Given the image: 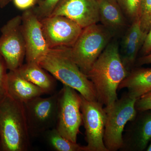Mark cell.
Returning <instances> with one entry per match:
<instances>
[{"label":"cell","instance_id":"cell-1","mask_svg":"<svg viewBox=\"0 0 151 151\" xmlns=\"http://www.w3.org/2000/svg\"><path fill=\"white\" fill-rule=\"evenodd\" d=\"M129 72L121 59L118 42H110L87 74L94 85L97 101L105 107L115 103L119 85Z\"/></svg>","mask_w":151,"mask_h":151},{"label":"cell","instance_id":"cell-2","mask_svg":"<svg viewBox=\"0 0 151 151\" xmlns=\"http://www.w3.org/2000/svg\"><path fill=\"white\" fill-rule=\"evenodd\" d=\"M70 48L50 49L39 64L63 85L75 89L86 100H97L93 83L71 59Z\"/></svg>","mask_w":151,"mask_h":151},{"label":"cell","instance_id":"cell-24","mask_svg":"<svg viewBox=\"0 0 151 151\" xmlns=\"http://www.w3.org/2000/svg\"><path fill=\"white\" fill-rule=\"evenodd\" d=\"M135 106L137 112L151 111V91L137 99Z\"/></svg>","mask_w":151,"mask_h":151},{"label":"cell","instance_id":"cell-15","mask_svg":"<svg viewBox=\"0 0 151 151\" xmlns=\"http://www.w3.org/2000/svg\"><path fill=\"white\" fill-rule=\"evenodd\" d=\"M45 94L42 89L22 77L16 70H9L7 94L15 100L25 103Z\"/></svg>","mask_w":151,"mask_h":151},{"label":"cell","instance_id":"cell-5","mask_svg":"<svg viewBox=\"0 0 151 151\" xmlns=\"http://www.w3.org/2000/svg\"><path fill=\"white\" fill-rule=\"evenodd\" d=\"M137 100L125 93L111 106L104 108L106 119L103 141L108 151L122 148L124 128L137 113L135 106Z\"/></svg>","mask_w":151,"mask_h":151},{"label":"cell","instance_id":"cell-7","mask_svg":"<svg viewBox=\"0 0 151 151\" xmlns=\"http://www.w3.org/2000/svg\"><path fill=\"white\" fill-rule=\"evenodd\" d=\"M58 92L45 98L36 97L24 103L30 137L43 136L55 127L57 119Z\"/></svg>","mask_w":151,"mask_h":151},{"label":"cell","instance_id":"cell-14","mask_svg":"<svg viewBox=\"0 0 151 151\" xmlns=\"http://www.w3.org/2000/svg\"><path fill=\"white\" fill-rule=\"evenodd\" d=\"M147 35L141 29L138 17L134 20L125 34L119 49L120 57L127 70L130 72L134 65L138 52L142 46Z\"/></svg>","mask_w":151,"mask_h":151},{"label":"cell","instance_id":"cell-20","mask_svg":"<svg viewBox=\"0 0 151 151\" xmlns=\"http://www.w3.org/2000/svg\"><path fill=\"white\" fill-rule=\"evenodd\" d=\"M138 17L141 29L147 35L151 28V0H142Z\"/></svg>","mask_w":151,"mask_h":151},{"label":"cell","instance_id":"cell-12","mask_svg":"<svg viewBox=\"0 0 151 151\" xmlns=\"http://www.w3.org/2000/svg\"><path fill=\"white\" fill-rule=\"evenodd\" d=\"M50 16L66 17L83 29L100 22L97 0H60Z\"/></svg>","mask_w":151,"mask_h":151},{"label":"cell","instance_id":"cell-16","mask_svg":"<svg viewBox=\"0 0 151 151\" xmlns=\"http://www.w3.org/2000/svg\"><path fill=\"white\" fill-rule=\"evenodd\" d=\"M15 70L26 80L41 88L45 94L51 95L56 92V79L39 63H27Z\"/></svg>","mask_w":151,"mask_h":151},{"label":"cell","instance_id":"cell-27","mask_svg":"<svg viewBox=\"0 0 151 151\" xmlns=\"http://www.w3.org/2000/svg\"><path fill=\"white\" fill-rule=\"evenodd\" d=\"M149 64H151V53L143 55L138 60V65H142Z\"/></svg>","mask_w":151,"mask_h":151},{"label":"cell","instance_id":"cell-26","mask_svg":"<svg viewBox=\"0 0 151 151\" xmlns=\"http://www.w3.org/2000/svg\"><path fill=\"white\" fill-rule=\"evenodd\" d=\"M141 51L143 55L151 53V28L147 34Z\"/></svg>","mask_w":151,"mask_h":151},{"label":"cell","instance_id":"cell-21","mask_svg":"<svg viewBox=\"0 0 151 151\" xmlns=\"http://www.w3.org/2000/svg\"><path fill=\"white\" fill-rule=\"evenodd\" d=\"M141 1L142 0H117L124 13L133 21L138 17Z\"/></svg>","mask_w":151,"mask_h":151},{"label":"cell","instance_id":"cell-29","mask_svg":"<svg viewBox=\"0 0 151 151\" xmlns=\"http://www.w3.org/2000/svg\"><path fill=\"white\" fill-rule=\"evenodd\" d=\"M146 150L147 151H151V141L150 144L149 146H148Z\"/></svg>","mask_w":151,"mask_h":151},{"label":"cell","instance_id":"cell-28","mask_svg":"<svg viewBox=\"0 0 151 151\" xmlns=\"http://www.w3.org/2000/svg\"><path fill=\"white\" fill-rule=\"evenodd\" d=\"M12 0H0V8H3L5 7Z\"/></svg>","mask_w":151,"mask_h":151},{"label":"cell","instance_id":"cell-10","mask_svg":"<svg viewBox=\"0 0 151 151\" xmlns=\"http://www.w3.org/2000/svg\"><path fill=\"white\" fill-rule=\"evenodd\" d=\"M41 22L50 49L72 47L83 29L75 22L62 16H50Z\"/></svg>","mask_w":151,"mask_h":151},{"label":"cell","instance_id":"cell-17","mask_svg":"<svg viewBox=\"0 0 151 151\" xmlns=\"http://www.w3.org/2000/svg\"><path fill=\"white\" fill-rule=\"evenodd\" d=\"M127 89L132 98L138 99L151 91V68H133L119 85L118 90Z\"/></svg>","mask_w":151,"mask_h":151},{"label":"cell","instance_id":"cell-19","mask_svg":"<svg viewBox=\"0 0 151 151\" xmlns=\"http://www.w3.org/2000/svg\"><path fill=\"white\" fill-rule=\"evenodd\" d=\"M43 137L47 145L56 151H87L86 146H82L65 139L56 128L47 131Z\"/></svg>","mask_w":151,"mask_h":151},{"label":"cell","instance_id":"cell-18","mask_svg":"<svg viewBox=\"0 0 151 151\" xmlns=\"http://www.w3.org/2000/svg\"><path fill=\"white\" fill-rule=\"evenodd\" d=\"M100 21L104 27L114 33L126 24L124 13L117 0H97Z\"/></svg>","mask_w":151,"mask_h":151},{"label":"cell","instance_id":"cell-25","mask_svg":"<svg viewBox=\"0 0 151 151\" xmlns=\"http://www.w3.org/2000/svg\"><path fill=\"white\" fill-rule=\"evenodd\" d=\"M13 1L17 8L23 10L32 8L36 4V0H13Z\"/></svg>","mask_w":151,"mask_h":151},{"label":"cell","instance_id":"cell-22","mask_svg":"<svg viewBox=\"0 0 151 151\" xmlns=\"http://www.w3.org/2000/svg\"><path fill=\"white\" fill-rule=\"evenodd\" d=\"M60 0H44L38 4L37 6L32 8L33 11L40 19L47 17L51 15Z\"/></svg>","mask_w":151,"mask_h":151},{"label":"cell","instance_id":"cell-11","mask_svg":"<svg viewBox=\"0 0 151 151\" xmlns=\"http://www.w3.org/2000/svg\"><path fill=\"white\" fill-rule=\"evenodd\" d=\"M22 17L27 63H39L50 50L44 36L41 22L32 8L25 10Z\"/></svg>","mask_w":151,"mask_h":151},{"label":"cell","instance_id":"cell-23","mask_svg":"<svg viewBox=\"0 0 151 151\" xmlns=\"http://www.w3.org/2000/svg\"><path fill=\"white\" fill-rule=\"evenodd\" d=\"M8 70L4 60L0 55V101L7 95Z\"/></svg>","mask_w":151,"mask_h":151},{"label":"cell","instance_id":"cell-8","mask_svg":"<svg viewBox=\"0 0 151 151\" xmlns=\"http://www.w3.org/2000/svg\"><path fill=\"white\" fill-rule=\"evenodd\" d=\"M1 31L0 55L9 70H16L23 64L26 55L22 16L11 19L3 26Z\"/></svg>","mask_w":151,"mask_h":151},{"label":"cell","instance_id":"cell-9","mask_svg":"<svg viewBox=\"0 0 151 151\" xmlns=\"http://www.w3.org/2000/svg\"><path fill=\"white\" fill-rule=\"evenodd\" d=\"M81 96L87 151H108L103 141L106 119L103 105L97 100H87Z\"/></svg>","mask_w":151,"mask_h":151},{"label":"cell","instance_id":"cell-4","mask_svg":"<svg viewBox=\"0 0 151 151\" xmlns=\"http://www.w3.org/2000/svg\"><path fill=\"white\" fill-rule=\"evenodd\" d=\"M113 34L103 25H91L83 29L75 43L69 49L71 59L86 76L111 41Z\"/></svg>","mask_w":151,"mask_h":151},{"label":"cell","instance_id":"cell-30","mask_svg":"<svg viewBox=\"0 0 151 151\" xmlns=\"http://www.w3.org/2000/svg\"><path fill=\"white\" fill-rule=\"evenodd\" d=\"M43 1L44 0H36V4H39V3Z\"/></svg>","mask_w":151,"mask_h":151},{"label":"cell","instance_id":"cell-3","mask_svg":"<svg viewBox=\"0 0 151 151\" xmlns=\"http://www.w3.org/2000/svg\"><path fill=\"white\" fill-rule=\"evenodd\" d=\"M30 139L24 103L7 94L0 101V151H27Z\"/></svg>","mask_w":151,"mask_h":151},{"label":"cell","instance_id":"cell-13","mask_svg":"<svg viewBox=\"0 0 151 151\" xmlns=\"http://www.w3.org/2000/svg\"><path fill=\"white\" fill-rule=\"evenodd\" d=\"M137 113L123 135V144L120 150L142 151L151 141V112Z\"/></svg>","mask_w":151,"mask_h":151},{"label":"cell","instance_id":"cell-6","mask_svg":"<svg viewBox=\"0 0 151 151\" xmlns=\"http://www.w3.org/2000/svg\"><path fill=\"white\" fill-rule=\"evenodd\" d=\"M81 98L75 89L63 85L58 92L57 119L55 128L65 139L77 143L79 129L83 125Z\"/></svg>","mask_w":151,"mask_h":151}]
</instances>
